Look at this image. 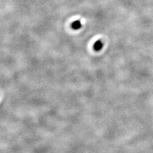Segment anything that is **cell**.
Masks as SVG:
<instances>
[{
	"label": "cell",
	"mask_w": 153,
	"mask_h": 153,
	"mask_svg": "<svg viewBox=\"0 0 153 153\" xmlns=\"http://www.w3.org/2000/svg\"><path fill=\"white\" fill-rule=\"evenodd\" d=\"M103 42L101 40H98L96 41L93 44V49L96 52H99L103 48Z\"/></svg>",
	"instance_id": "obj_1"
},
{
	"label": "cell",
	"mask_w": 153,
	"mask_h": 153,
	"mask_svg": "<svg viewBox=\"0 0 153 153\" xmlns=\"http://www.w3.org/2000/svg\"><path fill=\"white\" fill-rule=\"evenodd\" d=\"M82 27V24L80 20H76L71 24V27L74 30H79Z\"/></svg>",
	"instance_id": "obj_2"
}]
</instances>
